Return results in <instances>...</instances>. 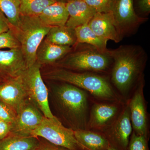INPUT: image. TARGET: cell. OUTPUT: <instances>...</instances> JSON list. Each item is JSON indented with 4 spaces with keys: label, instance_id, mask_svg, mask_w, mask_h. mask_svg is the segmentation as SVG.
<instances>
[{
    "label": "cell",
    "instance_id": "obj_1",
    "mask_svg": "<svg viewBox=\"0 0 150 150\" xmlns=\"http://www.w3.org/2000/svg\"><path fill=\"white\" fill-rule=\"evenodd\" d=\"M59 82L47 87L49 106L69 128L74 131L85 129L88 108L85 92L72 85Z\"/></svg>",
    "mask_w": 150,
    "mask_h": 150
},
{
    "label": "cell",
    "instance_id": "obj_2",
    "mask_svg": "<svg viewBox=\"0 0 150 150\" xmlns=\"http://www.w3.org/2000/svg\"><path fill=\"white\" fill-rule=\"evenodd\" d=\"M107 53L113 63L111 81L121 92L125 93L131 87L147 59L144 49L139 45H121Z\"/></svg>",
    "mask_w": 150,
    "mask_h": 150
},
{
    "label": "cell",
    "instance_id": "obj_3",
    "mask_svg": "<svg viewBox=\"0 0 150 150\" xmlns=\"http://www.w3.org/2000/svg\"><path fill=\"white\" fill-rule=\"evenodd\" d=\"M112 62L107 52L102 53L93 46L79 43L56 64L57 67L71 71L99 72L107 70Z\"/></svg>",
    "mask_w": 150,
    "mask_h": 150
},
{
    "label": "cell",
    "instance_id": "obj_4",
    "mask_svg": "<svg viewBox=\"0 0 150 150\" xmlns=\"http://www.w3.org/2000/svg\"><path fill=\"white\" fill-rule=\"evenodd\" d=\"M43 76L48 80L72 85L101 98H110L113 96V92L108 81L99 75L56 67L45 72Z\"/></svg>",
    "mask_w": 150,
    "mask_h": 150
},
{
    "label": "cell",
    "instance_id": "obj_5",
    "mask_svg": "<svg viewBox=\"0 0 150 150\" xmlns=\"http://www.w3.org/2000/svg\"><path fill=\"white\" fill-rule=\"evenodd\" d=\"M24 55L27 68L36 62L38 48L51 27L43 24L38 16H21L16 27H12Z\"/></svg>",
    "mask_w": 150,
    "mask_h": 150
},
{
    "label": "cell",
    "instance_id": "obj_6",
    "mask_svg": "<svg viewBox=\"0 0 150 150\" xmlns=\"http://www.w3.org/2000/svg\"><path fill=\"white\" fill-rule=\"evenodd\" d=\"M41 67L36 62L21 76L30 101L41 111L44 117L53 118L54 115L48 102V88L41 75Z\"/></svg>",
    "mask_w": 150,
    "mask_h": 150
},
{
    "label": "cell",
    "instance_id": "obj_7",
    "mask_svg": "<svg viewBox=\"0 0 150 150\" xmlns=\"http://www.w3.org/2000/svg\"><path fill=\"white\" fill-rule=\"evenodd\" d=\"M31 136L40 137L56 146L70 150H83L75 138L74 131L65 127L56 116L51 118L44 117Z\"/></svg>",
    "mask_w": 150,
    "mask_h": 150
},
{
    "label": "cell",
    "instance_id": "obj_8",
    "mask_svg": "<svg viewBox=\"0 0 150 150\" xmlns=\"http://www.w3.org/2000/svg\"><path fill=\"white\" fill-rule=\"evenodd\" d=\"M134 0H112L110 11L121 40L134 35L148 20L139 16L134 7Z\"/></svg>",
    "mask_w": 150,
    "mask_h": 150
},
{
    "label": "cell",
    "instance_id": "obj_9",
    "mask_svg": "<svg viewBox=\"0 0 150 150\" xmlns=\"http://www.w3.org/2000/svg\"><path fill=\"white\" fill-rule=\"evenodd\" d=\"M44 116L29 99L21 106L12 123L10 134L18 136H31L33 131L39 126Z\"/></svg>",
    "mask_w": 150,
    "mask_h": 150
},
{
    "label": "cell",
    "instance_id": "obj_10",
    "mask_svg": "<svg viewBox=\"0 0 150 150\" xmlns=\"http://www.w3.org/2000/svg\"><path fill=\"white\" fill-rule=\"evenodd\" d=\"M27 99V93L21 75L0 82V100L11 108L16 113Z\"/></svg>",
    "mask_w": 150,
    "mask_h": 150
},
{
    "label": "cell",
    "instance_id": "obj_11",
    "mask_svg": "<svg viewBox=\"0 0 150 150\" xmlns=\"http://www.w3.org/2000/svg\"><path fill=\"white\" fill-rule=\"evenodd\" d=\"M27 68L20 48L0 50V76L3 79L18 77Z\"/></svg>",
    "mask_w": 150,
    "mask_h": 150
},
{
    "label": "cell",
    "instance_id": "obj_12",
    "mask_svg": "<svg viewBox=\"0 0 150 150\" xmlns=\"http://www.w3.org/2000/svg\"><path fill=\"white\" fill-rule=\"evenodd\" d=\"M132 131L129 108H126L118 118L115 127L105 136L110 146L118 150H126Z\"/></svg>",
    "mask_w": 150,
    "mask_h": 150
},
{
    "label": "cell",
    "instance_id": "obj_13",
    "mask_svg": "<svg viewBox=\"0 0 150 150\" xmlns=\"http://www.w3.org/2000/svg\"><path fill=\"white\" fill-rule=\"evenodd\" d=\"M97 35L103 39L118 43L121 40L111 11L97 13L88 23Z\"/></svg>",
    "mask_w": 150,
    "mask_h": 150
},
{
    "label": "cell",
    "instance_id": "obj_14",
    "mask_svg": "<svg viewBox=\"0 0 150 150\" xmlns=\"http://www.w3.org/2000/svg\"><path fill=\"white\" fill-rule=\"evenodd\" d=\"M142 85L141 82L139 89L133 96L130 103V118L134 133L138 135L147 137L146 115L144 98L142 95Z\"/></svg>",
    "mask_w": 150,
    "mask_h": 150
},
{
    "label": "cell",
    "instance_id": "obj_15",
    "mask_svg": "<svg viewBox=\"0 0 150 150\" xmlns=\"http://www.w3.org/2000/svg\"><path fill=\"white\" fill-rule=\"evenodd\" d=\"M66 6L69 17L66 25L74 29L88 24L97 13L83 0H73L66 3Z\"/></svg>",
    "mask_w": 150,
    "mask_h": 150
},
{
    "label": "cell",
    "instance_id": "obj_16",
    "mask_svg": "<svg viewBox=\"0 0 150 150\" xmlns=\"http://www.w3.org/2000/svg\"><path fill=\"white\" fill-rule=\"evenodd\" d=\"M74 47L56 45L44 39L36 51V62L41 66L56 64L72 51Z\"/></svg>",
    "mask_w": 150,
    "mask_h": 150
},
{
    "label": "cell",
    "instance_id": "obj_17",
    "mask_svg": "<svg viewBox=\"0 0 150 150\" xmlns=\"http://www.w3.org/2000/svg\"><path fill=\"white\" fill-rule=\"evenodd\" d=\"M38 17L49 27L65 25L69 17L66 3L56 1L47 6Z\"/></svg>",
    "mask_w": 150,
    "mask_h": 150
},
{
    "label": "cell",
    "instance_id": "obj_18",
    "mask_svg": "<svg viewBox=\"0 0 150 150\" xmlns=\"http://www.w3.org/2000/svg\"><path fill=\"white\" fill-rule=\"evenodd\" d=\"M75 138L83 149L89 150H107L110 144L105 136L85 129L74 131Z\"/></svg>",
    "mask_w": 150,
    "mask_h": 150
},
{
    "label": "cell",
    "instance_id": "obj_19",
    "mask_svg": "<svg viewBox=\"0 0 150 150\" xmlns=\"http://www.w3.org/2000/svg\"><path fill=\"white\" fill-rule=\"evenodd\" d=\"M40 144L38 137L10 134L0 140V150H36Z\"/></svg>",
    "mask_w": 150,
    "mask_h": 150
},
{
    "label": "cell",
    "instance_id": "obj_20",
    "mask_svg": "<svg viewBox=\"0 0 150 150\" xmlns=\"http://www.w3.org/2000/svg\"><path fill=\"white\" fill-rule=\"evenodd\" d=\"M44 39L60 46L74 47L76 45L75 29L66 25L51 27Z\"/></svg>",
    "mask_w": 150,
    "mask_h": 150
},
{
    "label": "cell",
    "instance_id": "obj_21",
    "mask_svg": "<svg viewBox=\"0 0 150 150\" xmlns=\"http://www.w3.org/2000/svg\"><path fill=\"white\" fill-rule=\"evenodd\" d=\"M76 36V45L79 43L88 44L100 52L106 53L107 40L99 37L93 31L88 24L81 25L75 28Z\"/></svg>",
    "mask_w": 150,
    "mask_h": 150
},
{
    "label": "cell",
    "instance_id": "obj_22",
    "mask_svg": "<svg viewBox=\"0 0 150 150\" xmlns=\"http://www.w3.org/2000/svg\"><path fill=\"white\" fill-rule=\"evenodd\" d=\"M117 112V108L113 105L98 104L93 108L90 124L92 127L103 126L110 121Z\"/></svg>",
    "mask_w": 150,
    "mask_h": 150
},
{
    "label": "cell",
    "instance_id": "obj_23",
    "mask_svg": "<svg viewBox=\"0 0 150 150\" xmlns=\"http://www.w3.org/2000/svg\"><path fill=\"white\" fill-rule=\"evenodd\" d=\"M21 16H38L45 8L56 0H20Z\"/></svg>",
    "mask_w": 150,
    "mask_h": 150
},
{
    "label": "cell",
    "instance_id": "obj_24",
    "mask_svg": "<svg viewBox=\"0 0 150 150\" xmlns=\"http://www.w3.org/2000/svg\"><path fill=\"white\" fill-rule=\"evenodd\" d=\"M20 0H0V11L5 16L12 27H16L20 20Z\"/></svg>",
    "mask_w": 150,
    "mask_h": 150
},
{
    "label": "cell",
    "instance_id": "obj_25",
    "mask_svg": "<svg viewBox=\"0 0 150 150\" xmlns=\"http://www.w3.org/2000/svg\"><path fill=\"white\" fill-rule=\"evenodd\" d=\"M18 48H20V44L11 27L8 31L0 34V50Z\"/></svg>",
    "mask_w": 150,
    "mask_h": 150
},
{
    "label": "cell",
    "instance_id": "obj_26",
    "mask_svg": "<svg viewBox=\"0 0 150 150\" xmlns=\"http://www.w3.org/2000/svg\"><path fill=\"white\" fill-rule=\"evenodd\" d=\"M126 150H149L147 137L137 135L134 132L130 137Z\"/></svg>",
    "mask_w": 150,
    "mask_h": 150
},
{
    "label": "cell",
    "instance_id": "obj_27",
    "mask_svg": "<svg viewBox=\"0 0 150 150\" xmlns=\"http://www.w3.org/2000/svg\"><path fill=\"white\" fill-rule=\"evenodd\" d=\"M97 13L110 11L112 0H83Z\"/></svg>",
    "mask_w": 150,
    "mask_h": 150
},
{
    "label": "cell",
    "instance_id": "obj_28",
    "mask_svg": "<svg viewBox=\"0 0 150 150\" xmlns=\"http://www.w3.org/2000/svg\"><path fill=\"white\" fill-rule=\"evenodd\" d=\"M16 113L13 109L0 100V121L11 123H13Z\"/></svg>",
    "mask_w": 150,
    "mask_h": 150
},
{
    "label": "cell",
    "instance_id": "obj_29",
    "mask_svg": "<svg viewBox=\"0 0 150 150\" xmlns=\"http://www.w3.org/2000/svg\"><path fill=\"white\" fill-rule=\"evenodd\" d=\"M40 138L39 139L40 144L36 150H70L66 148L53 144L43 138Z\"/></svg>",
    "mask_w": 150,
    "mask_h": 150
},
{
    "label": "cell",
    "instance_id": "obj_30",
    "mask_svg": "<svg viewBox=\"0 0 150 150\" xmlns=\"http://www.w3.org/2000/svg\"><path fill=\"white\" fill-rule=\"evenodd\" d=\"M11 127V123L0 121V140L5 138L10 133Z\"/></svg>",
    "mask_w": 150,
    "mask_h": 150
},
{
    "label": "cell",
    "instance_id": "obj_31",
    "mask_svg": "<svg viewBox=\"0 0 150 150\" xmlns=\"http://www.w3.org/2000/svg\"><path fill=\"white\" fill-rule=\"evenodd\" d=\"M137 6L142 13L148 14L150 12V0H137Z\"/></svg>",
    "mask_w": 150,
    "mask_h": 150
},
{
    "label": "cell",
    "instance_id": "obj_32",
    "mask_svg": "<svg viewBox=\"0 0 150 150\" xmlns=\"http://www.w3.org/2000/svg\"><path fill=\"white\" fill-rule=\"evenodd\" d=\"M11 28V24L7 18L0 11V34L8 31Z\"/></svg>",
    "mask_w": 150,
    "mask_h": 150
},
{
    "label": "cell",
    "instance_id": "obj_33",
    "mask_svg": "<svg viewBox=\"0 0 150 150\" xmlns=\"http://www.w3.org/2000/svg\"><path fill=\"white\" fill-rule=\"evenodd\" d=\"M56 1L61 2L64 3H67L70 1H73V0H56Z\"/></svg>",
    "mask_w": 150,
    "mask_h": 150
},
{
    "label": "cell",
    "instance_id": "obj_34",
    "mask_svg": "<svg viewBox=\"0 0 150 150\" xmlns=\"http://www.w3.org/2000/svg\"><path fill=\"white\" fill-rule=\"evenodd\" d=\"M107 150H118V149H115V148L112 147L110 146V147L108 148V149Z\"/></svg>",
    "mask_w": 150,
    "mask_h": 150
},
{
    "label": "cell",
    "instance_id": "obj_35",
    "mask_svg": "<svg viewBox=\"0 0 150 150\" xmlns=\"http://www.w3.org/2000/svg\"><path fill=\"white\" fill-rule=\"evenodd\" d=\"M3 80V79L1 77V76H0V82L1 81H2Z\"/></svg>",
    "mask_w": 150,
    "mask_h": 150
},
{
    "label": "cell",
    "instance_id": "obj_36",
    "mask_svg": "<svg viewBox=\"0 0 150 150\" xmlns=\"http://www.w3.org/2000/svg\"><path fill=\"white\" fill-rule=\"evenodd\" d=\"M83 150H86V149H84Z\"/></svg>",
    "mask_w": 150,
    "mask_h": 150
}]
</instances>
